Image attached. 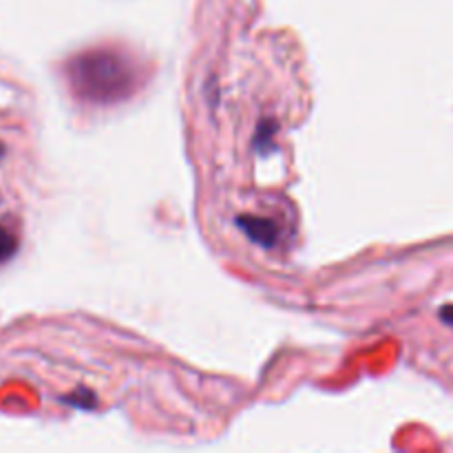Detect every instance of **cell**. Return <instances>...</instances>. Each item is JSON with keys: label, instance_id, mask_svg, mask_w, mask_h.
<instances>
[{"label": "cell", "instance_id": "6da1fadb", "mask_svg": "<svg viewBox=\"0 0 453 453\" xmlns=\"http://www.w3.org/2000/svg\"><path fill=\"white\" fill-rule=\"evenodd\" d=\"M16 246H18L16 237H13L7 228H3V226H0V264H3V261H7L9 257L16 252Z\"/></svg>", "mask_w": 453, "mask_h": 453}, {"label": "cell", "instance_id": "3957f363", "mask_svg": "<svg viewBox=\"0 0 453 453\" xmlns=\"http://www.w3.org/2000/svg\"><path fill=\"white\" fill-rule=\"evenodd\" d=\"M3 150H4V149H3V144H0V155H3Z\"/></svg>", "mask_w": 453, "mask_h": 453}, {"label": "cell", "instance_id": "7a4b0ae2", "mask_svg": "<svg viewBox=\"0 0 453 453\" xmlns=\"http://www.w3.org/2000/svg\"><path fill=\"white\" fill-rule=\"evenodd\" d=\"M441 317H442V321H447V323H449V326H453V305H449V308L442 310Z\"/></svg>", "mask_w": 453, "mask_h": 453}]
</instances>
